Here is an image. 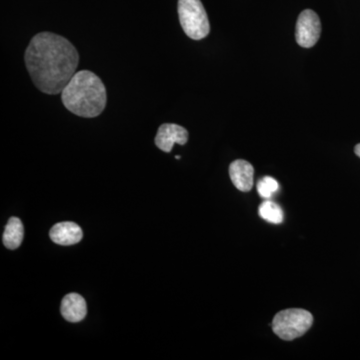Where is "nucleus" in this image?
<instances>
[{"label": "nucleus", "instance_id": "f257e3e1", "mask_svg": "<svg viewBox=\"0 0 360 360\" xmlns=\"http://www.w3.org/2000/svg\"><path fill=\"white\" fill-rule=\"evenodd\" d=\"M79 56L70 40L51 32H40L30 40L25 65L35 86L46 94L63 92L77 73Z\"/></svg>", "mask_w": 360, "mask_h": 360}, {"label": "nucleus", "instance_id": "f03ea898", "mask_svg": "<svg viewBox=\"0 0 360 360\" xmlns=\"http://www.w3.org/2000/svg\"><path fill=\"white\" fill-rule=\"evenodd\" d=\"M66 110L82 117H96L103 113L108 101L106 89L101 78L89 70L77 71L63 92Z\"/></svg>", "mask_w": 360, "mask_h": 360}, {"label": "nucleus", "instance_id": "7ed1b4c3", "mask_svg": "<svg viewBox=\"0 0 360 360\" xmlns=\"http://www.w3.org/2000/svg\"><path fill=\"white\" fill-rule=\"evenodd\" d=\"M179 22L191 39H205L210 32V20L200 0H179Z\"/></svg>", "mask_w": 360, "mask_h": 360}, {"label": "nucleus", "instance_id": "20e7f679", "mask_svg": "<svg viewBox=\"0 0 360 360\" xmlns=\"http://www.w3.org/2000/svg\"><path fill=\"white\" fill-rule=\"evenodd\" d=\"M314 323L309 311L300 309L283 310L274 316L272 330L283 340H293L305 335Z\"/></svg>", "mask_w": 360, "mask_h": 360}, {"label": "nucleus", "instance_id": "39448f33", "mask_svg": "<svg viewBox=\"0 0 360 360\" xmlns=\"http://www.w3.org/2000/svg\"><path fill=\"white\" fill-rule=\"evenodd\" d=\"M321 33V22L319 15L311 9H305L298 16L296 22L295 39L304 49H310L319 41Z\"/></svg>", "mask_w": 360, "mask_h": 360}, {"label": "nucleus", "instance_id": "423d86ee", "mask_svg": "<svg viewBox=\"0 0 360 360\" xmlns=\"http://www.w3.org/2000/svg\"><path fill=\"white\" fill-rule=\"evenodd\" d=\"M188 141V132L184 127L174 123H165L160 125L155 136V144L160 150L170 153L174 144L184 146Z\"/></svg>", "mask_w": 360, "mask_h": 360}, {"label": "nucleus", "instance_id": "0eeeda50", "mask_svg": "<svg viewBox=\"0 0 360 360\" xmlns=\"http://www.w3.org/2000/svg\"><path fill=\"white\" fill-rule=\"evenodd\" d=\"M49 236L56 245H73L82 240L84 233L79 225L66 221L54 225L49 232Z\"/></svg>", "mask_w": 360, "mask_h": 360}, {"label": "nucleus", "instance_id": "6e6552de", "mask_svg": "<svg viewBox=\"0 0 360 360\" xmlns=\"http://www.w3.org/2000/svg\"><path fill=\"white\" fill-rule=\"evenodd\" d=\"M229 175L232 184L238 191L248 193L253 186L255 168L248 161L238 160L233 161L229 167Z\"/></svg>", "mask_w": 360, "mask_h": 360}, {"label": "nucleus", "instance_id": "1a4fd4ad", "mask_svg": "<svg viewBox=\"0 0 360 360\" xmlns=\"http://www.w3.org/2000/svg\"><path fill=\"white\" fill-rule=\"evenodd\" d=\"M60 311L68 321H84L87 314L86 302L82 295H77V293H70L63 298Z\"/></svg>", "mask_w": 360, "mask_h": 360}, {"label": "nucleus", "instance_id": "9d476101", "mask_svg": "<svg viewBox=\"0 0 360 360\" xmlns=\"http://www.w3.org/2000/svg\"><path fill=\"white\" fill-rule=\"evenodd\" d=\"M25 236L22 222L18 217H11L7 222L4 233V243L8 250L20 248Z\"/></svg>", "mask_w": 360, "mask_h": 360}, {"label": "nucleus", "instance_id": "9b49d317", "mask_svg": "<svg viewBox=\"0 0 360 360\" xmlns=\"http://www.w3.org/2000/svg\"><path fill=\"white\" fill-rule=\"evenodd\" d=\"M259 215L262 219L266 220L270 224H281L283 220V212L281 206L272 201H264L259 206Z\"/></svg>", "mask_w": 360, "mask_h": 360}, {"label": "nucleus", "instance_id": "f8f14e48", "mask_svg": "<svg viewBox=\"0 0 360 360\" xmlns=\"http://www.w3.org/2000/svg\"><path fill=\"white\" fill-rule=\"evenodd\" d=\"M279 184L274 177L265 176L258 181L257 191L264 198H269L278 191Z\"/></svg>", "mask_w": 360, "mask_h": 360}, {"label": "nucleus", "instance_id": "ddd939ff", "mask_svg": "<svg viewBox=\"0 0 360 360\" xmlns=\"http://www.w3.org/2000/svg\"><path fill=\"white\" fill-rule=\"evenodd\" d=\"M354 153H355V155H356L357 156H359V158H360V143L357 144V146H355Z\"/></svg>", "mask_w": 360, "mask_h": 360}]
</instances>
